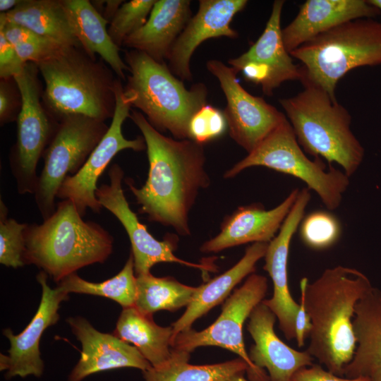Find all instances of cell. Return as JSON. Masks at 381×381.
Wrapping results in <instances>:
<instances>
[{"mask_svg":"<svg viewBox=\"0 0 381 381\" xmlns=\"http://www.w3.org/2000/svg\"><path fill=\"white\" fill-rule=\"evenodd\" d=\"M124 2L125 1L122 0L104 1L102 16L109 23V24L113 19L119 8Z\"/></svg>","mask_w":381,"mask_h":381,"instance_id":"obj_42","label":"cell"},{"mask_svg":"<svg viewBox=\"0 0 381 381\" xmlns=\"http://www.w3.org/2000/svg\"><path fill=\"white\" fill-rule=\"evenodd\" d=\"M66 47L54 40L42 37L37 40L15 46V49L23 62L36 64Z\"/></svg>","mask_w":381,"mask_h":381,"instance_id":"obj_36","label":"cell"},{"mask_svg":"<svg viewBox=\"0 0 381 381\" xmlns=\"http://www.w3.org/2000/svg\"><path fill=\"white\" fill-rule=\"evenodd\" d=\"M247 4L246 0L199 1L197 13L188 20L167 58L172 73L181 80H191L190 63L195 50L210 38L237 37L238 32L231 28V23Z\"/></svg>","mask_w":381,"mask_h":381,"instance_id":"obj_18","label":"cell"},{"mask_svg":"<svg viewBox=\"0 0 381 381\" xmlns=\"http://www.w3.org/2000/svg\"><path fill=\"white\" fill-rule=\"evenodd\" d=\"M206 67L218 79L225 95L223 111L231 138L250 153L286 118L285 114L247 92L231 66L212 59Z\"/></svg>","mask_w":381,"mask_h":381,"instance_id":"obj_14","label":"cell"},{"mask_svg":"<svg viewBox=\"0 0 381 381\" xmlns=\"http://www.w3.org/2000/svg\"><path fill=\"white\" fill-rule=\"evenodd\" d=\"M267 246L268 243H253L232 267L206 284L197 286L186 311L171 325L172 341L178 334L191 328L196 320L222 302L243 279L253 274L258 261L265 257Z\"/></svg>","mask_w":381,"mask_h":381,"instance_id":"obj_25","label":"cell"},{"mask_svg":"<svg viewBox=\"0 0 381 381\" xmlns=\"http://www.w3.org/2000/svg\"><path fill=\"white\" fill-rule=\"evenodd\" d=\"M129 118L142 133L149 162L147 180L141 188L126 181L150 222L173 227L180 235L190 234L188 214L198 191L207 188L202 145L190 139L177 140L156 130L140 112Z\"/></svg>","mask_w":381,"mask_h":381,"instance_id":"obj_1","label":"cell"},{"mask_svg":"<svg viewBox=\"0 0 381 381\" xmlns=\"http://www.w3.org/2000/svg\"><path fill=\"white\" fill-rule=\"evenodd\" d=\"M369 377V381H381V369L374 372Z\"/></svg>","mask_w":381,"mask_h":381,"instance_id":"obj_45","label":"cell"},{"mask_svg":"<svg viewBox=\"0 0 381 381\" xmlns=\"http://www.w3.org/2000/svg\"><path fill=\"white\" fill-rule=\"evenodd\" d=\"M380 13L368 0H308L300 6L294 20L282 28L283 42L290 53L341 23Z\"/></svg>","mask_w":381,"mask_h":381,"instance_id":"obj_22","label":"cell"},{"mask_svg":"<svg viewBox=\"0 0 381 381\" xmlns=\"http://www.w3.org/2000/svg\"><path fill=\"white\" fill-rule=\"evenodd\" d=\"M8 80H1L0 84V122L1 125L14 119L15 101L16 99Z\"/></svg>","mask_w":381,"mask_h":381,"instance_id":"obj_41","label":"cell"},{"mask_svg":"<svg viewBox=\"0 0 381 381\" xmlns=\"http://www.w3.org/2000/svg\"><path fill=\"white\" fill-rule=\"evenodd\" d=\"M289 54L302 64L303 86L318 87L337 100V85L348 72L381 65V23L364 18L341 23Z\"/></svg>","mask_w":381,"mask_h":381,"instance_id":"obj_7","label":"cell"},{"mask_svg":"<svg viewBox=\"0 0 381 381\" xmlns=\"http://www.w3.org/2000/svg\"><path fill=\"white\" fill-rule=\"evenodd\" d=\"M308 284L306 277H303L300 281L301 299L296 320V340L297 346L302 347L305 344L306 339L309 337L311 330V322L307 313L305 295L306 289Z\"/></svg>","mask_w":381,"mask_h":381,"instance_id":"obj_39","label":"cell"},{"mask_svg":"<svg viewBox=\"0 0 381 381\" xmlns=\"http://www.w3.org/2000/svg\"><path fill=\"white\" fill-rule=\"evenodd\" d=\"M61 3L81 48L93 59L99 55L119 79L125 80V72L129 68L108 33L109 23L90 1L61 0Z\"/></svg>","mask_w":381,"mask_h":381,"instance_id":"obj_26","label":"cell"},{"mask_svg":"<svg viewBox=\"0 0 381 381\" xmlns=\"http://www.w3.org/2000/svg\"><path fill=\"white\" fill-rule=\"evenodd\" d=\"M299 233L307 247L322 250L338 241L341 228L336 216L329 212L320 210L304 216L299 225Z\"/></svg>","mask_w":381,"mask_h":381,"instance_id":"obj_32","label":"cell"},{"mask_svg":"<svg viewBox=\"0 0 381 381\" xmlns=\"http://www.w3.org/2000/svg\"><path fill=\"white\" fill-rule=\"evenodd\" d=\"M36 66L45 83L44 101L59 119L69 114L113 117L116 79L81 47H66Z\"/></svg>","mask_w":381,"mask_h":381,"instance_id":"obj_6","label":"cell"},{"mask_svg":"<svg viewBox=\"0 0 381 381\" xmlns=\"http://www.w3.org/2000/svg\"><path fill=\"white\" fill-rule=\"evenodd\" d=\"M67 322L82 346L80 358L68 381H82L90 375L112 369L135 368L143 372L152 367L136 347L113 334L97 330L86 319L69 318Z\"/></svg>","mask_w":381,"mask_h":381,"instance_id":"obj_19","label":"cell"},{"mask_svg":"<svg viewBox=\"0 0 381 381\" xmlns=\"http://www.w3.org/2000/svg\"><path fill=\"white\" fill-rule=\"evenodd\" d=\"M310 190H299L297 198L276 236L268 243L263 269L273 283V295L264 299L275 315L279 327L288 340L296 339V320L299 303L292 297L288 280V260L291 239L304 217L310 200Z\"/></svg>","mask_w":381,"mask_h":381,"instance_id":"obj_16","label":"cell"},{"mask_svg":"<svg viewBox=\"0 0 381 381\" xmlns=\"http://www.w3.org/2000/svg\"><path fill=\"white\" fill-rule=\"evenodd\" d=\"M284 1L276 0L270 16L258 40L239 56L231 59L229 64L238 73L255 84L260 85L263 93L270 96L274 90L287 80H299V66L286 49L281 28Z\"/></svg>","mask_w":381,"mask_h":381,"instance_id":"obj_15","label":"cell"},{"mask_svg":"<svg viewBox=\"0 0 381 381\" xmlns=\"http://www.w3.org/2000/svg\"><path fill=\"white\" fill-rule=\"evenodd\" d=\"M27 223L8 217V209L0 200V263L8 267H23L25 250L24 231Z\"/></svg>","mask_w":381,"mask_h":381,"instance_id":"obj_33","label":"cell"},{"mask_svg":"<svg viewBox=\"0 0 381 381\" xmlns=\"http://www.w3.org/2000/svg\"><path fill=\"white\" fill-rule=\"evenodd\" d=\"M0 32L14 47L29 43L42 37L29 28L13 23L6 22L0 17Z\"/></svg>","mask_w":381,"mask_h":381,"instance_id":"obj_40","label":"cell"},{"mask_svg":"<svg viewBox=\"0 0 381 381\" xmlns=\"http://www.w3.org/2000/svg\"><path fill=\"white\" fill-rule=\"evenodd\" d=\"M174 350V356L168 363L143 372L145 381H225L248 370L247 363L241 358L219 363L192 365L188 363L190 353Z\"/></svg>","mask_w":381,"mask_h":381,"instance_id":"obj_29","label":"cell"},{"mask_svg":"<svg viewBox=\"0 0 381 381\" xmlns=\"http://www.w3.org/2000/svg\"><path fill=\"white\" fill-rule=\"evenodd\" d=\"M267 279L263 275L251 274L243 285L234 290L222 306L219 318L206 329L198 332L191 328L178 334L171 346L175 350L190 353L204 346H216L229 350L248 365L250 381H270L265 370L258 368L246 352L243 337L245 321L260 303L267 294Z\"/></svg>","mask_w":381,"mask_h":381,"instance_id":"obj_11","label":"cell"},{"mask_svg":"<svg viewBox=\"0 0 381 381\" xmlns=\"http://www.w3.org/2000/svg\"><path fill=\"white\" fill-rule=\"evenodd\" d=\"M57 284L56 289L66 294L76 293L104 296L116 301L123 308L134 306L137 296V278L131 253L122 270L109 279L99 283L90 282L75 272Z\"/></svg>","mask_w":381,"mask_h":381,"instance_id":"obj_31","label":"cell"},{"mask_svg":"<svg viewBox=\"0 0 381 381\" xmlns=\"http://www.w3.org/2000/svg\"><path fill=\"white\" fill-rule=\"evenodd\" d=\"M27 64V63H26ZM20 59L15 47L0 32V77L8 80L20 73L26 64Z\"/></svg>","mask_w":381,"mask_h":381,"instance_id":"obj_37","label":"cell"},{"mask_svg":"<svg viewBox=\"0 0 381 381\" xmlns=\"http://www.w3.org/2000/svg\"><path fill=\"white\" fill-rule=\"evenodd\" d=\"M243 375L244 373H238L230 377L225 381H250L248 379H246Z\"/></svg>","mask_w":381,"mask_h":381,"instance_id":"obj_44","label":"cell"},{"mask_svg":"<svg viewBox=\"0 0 381 381\" xmlns=\"http://www.w3.org/2000/svg\"><path fill=\"white\" fill-rule=\"evenodd\" d=\"M369 377L348 378L338 376L325 370L321 365L313 364L298 370L290 381H369Z\"/></svg>","mask_w":381,"mask_h":381,"instance_id":"obj_38","label":"cell"},{"mask_svg":"<svg viewBox=\"0 0 381 381\" xmlns=\"http://www.w3.org/2000/svg\"><path fill=\"white\" fill-rule=\"evenodd\" d=\"M130 75L123 93L131 107L139 109L158 131H169L177 140L189 139L193 116L206 104L207 90L202 83L187 89L164 63L132 49L125 52Z\"/></svg>","mask_w":381,"mask_h":381,"instance_id":"obj_5","label":"cell"},{"mask_svg":"<svg viewBox=\"0 0 381 381\" xmlns=\"http://www.w3.org/2000/svg\"><path fill=\"white\" fill-rule=\"evenodd\" d=\"M372 286L363 272L342 265L325 269L307 285L305 303L311 330L306 351L338 376L344 377L356 348V306Z\"/></svg>","mask_w":381,"mask_h":381,"instance_id":"obj_2","label":"cell"},{"mask_svg":"<svg viewBox=\"0 0 381 381\" xmlns=\"http://www.w3.org/2000/svg\"><path fill=\"white\" fill-rule=\"evenodd\" d=\"M356 348L345 367L348 378L369 377L381 369V291L372 286L358 301L353 319Z\"/></svg>","mask_w":381,"mask_h":381,"instance_id":"obj_24","label":"cell"},{"mask_svg":"<svg viewBox=\"0 0 381 381\" xmlns=\"http://www.w3.org/2000/svg\"><path fill=\"white\" fill-rule=\"evenodd\" d=\"M226 127L224 111L206 104L191 118L188 125V137L202 145L221 136Z\"/></svg>","mask_w":381,"mask_h":381,"instance_id":"obj_35","label":"cell"},{"mask_svg":"<svg viewBox=\"0 0 381 381\" xmlns=\"http://www.w3.org/2000/svg\"><path fill=\"white\" fill-rule=\"evenodd\" d=\"M137 278L134 307L145 315L159 310L175 311L191 302L197 287L183 284L175 279L156 277L151 272Z\"/></svg>","mask_w":381,"mask_h":381,"instance_id":"obj_30","label":"cell"},{"mask_svg":"<svg viewBox=\"0 0 381 381\" xmlns=\"http://www.w3.org/2000/svg\"><path fill=\"white\" fill-rule=\"evenodd\" d=\"M0 17L64 46L81 47L61 0H23L14 9L1 13Z\"/></svg>","mask_w":381,"mask_h":381,"instance_id":"obj_28","label":"cell"},{"mask_svg":"<svg viewBox=\"0 0 381 381\" xmlns=\"http://www.w3.org/2000/svg\"><path fill=\"white\" fill-rule=\"evenodd\" d=\"M303 87L296 95L279 99L298 144L314 157L337 163L351 177L362 164L365 150L351 129L349 111L324 90Z\"/></svg>","mask_w":381,"mask_h":381,"instance_id":"obj_4","label":"cell"},{"mask_svg":"<svg viewBox=\"0 0 381 381\" xmlns=\"http://www.w3.org/2000/svg\"><path fill=\"white\" fill-rule=\"evenodd\" d=\"M25 265H34L59 283L84 267L104 263L113 250L108 231L84 221L71 200L57 202L55 212L24 231Z\"/></svg>","mask_w":381,"mask_h":381,"instance_id":"obj_3","label":"cell"},{"mask_svg":"<svg viewBox=\"0 0 381 381\" xmlns=\"http://www.w3.org/2000/svg\"><path fill=\"white\" fill-rule=\"evenodd\" d=\"M108 176L109 183L98 187L96 197L102 208L113 214L125 229L131 244L136 277L150 273L152 266L159 262H176L202 271H213L210 265L193 263L179 258L174 253L176 248L174 237L157 240L146 226L140 222L125 197L122 188L124 172L118 164L110 167Z\"/></svg>","mask_w":381,"mask_h":381,"instance_id":"obj_13","label":"cell"},{"mask_svg":"<svg viewBox=\"0 0 381 381\" xmlns=\"http://www.w3.org/2000/svg\"><path fill=\"white\" fill-rule=\"evenodd\" d=\"M264 167L304 182L329 210L337 209L350 184V177L331 165L327 170L320 158L310 159L298 144L286 118L252 152L224 175L232 178L246 169Z\"/></svg>","mask_w":381,"mask_h":381,"instance_id":"obj_8","label":"cell"},{"mask_svg":"<svg viewBox=\"0 0 381 381\" xmlns=\"http://www.w3.org/2000/svg\"><path fill=\"white\" fill-rule=\"evenodd\" d=\"M21 0H1L0 11L1 13H6L14 9Z\"/></svg>","mask_w":381,"mask_h":381,"instance_id":"obj_43","label":"cell"},{"mask_svg":"<svg viewBox=\"0 0 381 381\" xmlns=\"http://www.w3.org/2000/svg\"><path fill=\"white\" fill-rule=\"evenodd\" d=\"M291 190L277 207L266 210L260 203L238 207L226 217L220 232L200 247L203 253H217L248 243H269L279 232L299 193Z\"/></svg>","mask_w":381,"mask_h":381,"instance_id":"obj_20","label":"cell"},{"mask_svg":"<svg viewBox=\"0 0 381 381\" xmlns=\"http://www.w3.org/2000/svg\"><path fill=\"white\" fill-rule=\"evenodd\" d=\"M108 129L105 121L85 115L69 114L59 119L44 152V167L34 194L43 220L55 212L57 193L66 178L82 168Z\"/></svg>","mask_w":381,"mask_h":381,"instance_id":"obj_9","label":"cell"},{"mask_svg":"<svg viewBox=\"0 0 381 381\" xmlns=\"http://www.w3.org/2000/svg\"><path fill=\"white\" fill-rule=\"evenodd\" d=\"M157 0L125 1L109 23L108 33L114 43L120 47L125 39L143 27Z\"/></svg>","mask_w":381,"mask_h":381,"instance_id":"obj_34","label":"cell"},{"mask_svg":"<svg viewBox=\"0 0 381 381\" xmlns=\"http://www.w3.org/2000/svg\"><path fill=\"white\" fill-rule=\"evenodd\" d=\"M276 316L262 301L249 316L247 329L254 344L249 358L258 368H265L270 381H290L299 369L313 364L314 358L307 352L293 349L282 341L274 329Z\"/></svg>","mask_w":381,"mask_h":381,"instance_id":"obj_21","label":"cell"},{"mask_svg":"<svg viewBox=\"0 0 381 381\" xmlns=\"http://www.w3.org/2000/svg\"><path fill=\"white\" fill-rule=\"evenodd\" d=\"M368 1L381 11V0H368Z\"/></svg>","mask_w":381,"mask_h":381,"instance_id":"obj_46","label":"cell"},{"mask_svg":"<svg viewBox=\"0 0 381 381\" xmlns=\"http://www.w3.org/2000/svg\"><path fill=\"white\" fill-rule=\"evenodd\" d=\"M190 16L188 0H157L145 25L127 37L123 45L164 63Z\"/></svg>","mask_w":381,"mask_h":381,"instance_id":"obj_23","label":"cell"},{"mask_svg":"<svg viewBox=\"0 0 381 381\" xmlns=\"http://www.w3.org/2000/svg\"><path fill=\"white\" fill-rule=\"evenodd\" d=\"M114 91L116 107L108 131L82 168L75 175L66 178L57 193V198L71 200L82 217L87 209L100 213L102 207L96 197L97 181L114 157L127 149L135 152L146 149L143 136L133 140L123 136L122 126L130 116L131 104L123 93L119 78L116 79Z\"/></svg>","mask_w":381,"mask_h":381,"instance_id":"obj_12","label":"cell"},{"mask_svg":"<svg viewBox=\"0 0 381 381\" xmlns=\"http://www.w3.org/2000/svg\"><path fill=\"white\" fill-rule=\"evenodd\" d=\"M113 334L132 343L152 368L164 366L174 356L172 327L157 325L152 315H145L134 306L123 308Z\"/></svg>","mask_w":381,"mask_h":381,"instance_id":"obj_27","label":"cell"},{"mask_svg":"<svg viewBox=\"0 0 381 381\" xmlns=\"http://www.w3.org/2000/svg\"><path fill=\"white\" fill-rule=\"evenodd\" d=\"M47 276L43 271L36 276L42 287V298L37 312L24 330L17 335L9 328L3 331L10 341L8 355L1 354L0 359L1 371H6V379L29 375L40 377L43 374L44 365L40 356V341L44 330L58 322L60 304L68 298V294L56 288L51 289Z\"/></svg>","mask_w":381,"mask_h":381,"instance_id":"obj_17","label":"cell"},{"mask_svg":"<svg viewBox=\"0 0 381 381\" xmlns=\"http://www.w3.org/2000/svg\"><path fill=\"white\" fill-rule=\"evenodd\" d=\"M38 71L36 64L27 63L13 77L21 107L17 116V140L11 150L9 164L20 195L35 194L37 164L58 126L53 125L42 106Z\"/></svg>","mask_w":381,"mask_h":381,"instance_id":"obj_10","label":"cell"}]
</instances>
